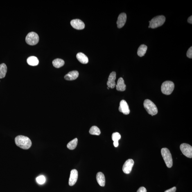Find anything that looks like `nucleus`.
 <instances>
[{"mask_svg":"<svg viewBox=\"0 0 192 192\" xmlns=\"http://www.w3.org/2000/svg\"><path fill=\"white\" fill-rule=\"evenodd\" d=\"M16 145L24 150H28L31 147L32 142L29 138L26 136L20 135L16 137L15 139Z\"/></svg>","mask_w":192,"mask_h":192,"instance_id":"nucleus-1","label":"nucleus"},{"mask_svg":"<svg viewBox=\"0 0 192 192\" xmlns=\"http://www.w3.org/2000/svg\"><path fill=\"white\" fill-rule=\"evenodd\" d=\"M143 105L147 112L150 115L153 116L157 114L158 110L157 107L151 100L149 99L145 100Z\"/></svg>","mask_w":192,"mask_h":192,"instance_id":"nucleus-2","label":"nucleus"},{"mask_svg":"<svg viewBox=\"0 0 192 192\" xmlns=\"http://www.w3.org/2000/svg\"><path fill=\"white\" fill-rule=\"evenodd\" d=\"M161 154L166 166L169 168H171L173 165V159L169 150L166 148L161 150Z\"/></svg>","mask_w":192,"mask_h":192,"instance_id":"nucleus-3","label":"nucleus"},{"mask_svg":"<svg viewBox=\"0 0 192 192\" xmlns=\"http://www.w3.org/2000/svg\"><path fill=\"white\" fill-rule=\"evenodd\" d=\"M166 21V18L164 16H156L149 21L150 26L152 28H155L162 26Z\"/></svg>","mask_w":192,"mask_h":192,"instance_id":"nucleus-4","label":"nucleus"},{"mask_svg":"<svg viewBox=\"0 0 192 192\" xmlns=\"http://www.w3.org/2000/svg\"><path fill=\"white\" fill-rule=\"evenodd\" d=\"M174 89V84L170 81H166L163 82L161 86V91L163 94H171Z\"/></svg>","mask_w":192,"mask_h":192,"instance_id":"nucleus-5","label":"nucleus"},{"mask_svg":"<svg viewBox=\"0 0 192 192\" xmlns=\"http://www.w3.org/2000/svg\"><path fill=\"white\" fill-rule=\"evenodd\" d=\"M39 40V35L35 32H32L26 36V40L27 44L30 45H35L38 43Z\"/></svg>","mask_w":192,"mask_h":192,"instance_id":"nucleus-6","label":"nucleus"},{"mask_svg":"<svg viewBox=\"0 0 192 192\" xmlns=\"http://www.w3.org/2000/svg\"><path fill=\"white\" fill-rule=\"evenodd\" d=\"M180 149L182 153L186 157L192 158V147L191 145L186 143H183L180 145Z\"/></svg>","mask_w":192,"mask_h":192,"instance_id":"nucleus-7","label":"nucleus"},{"mask_svg":"<svg viewBox=\"0 0 192 192\" xmlns=\"http://www.w3.org/2000/svg\"><path fill=\"white\" fill-rule=\"evenodd\" d=\"M134 164V161L132 159H128L126 161L123 167L124 173L126 174L130 173L132 171Z\"/></svg>","mask_w":192,"mask_h":192,"instance_id":"nucleus-8","label":"nucleus"},{"mask_svg":"<svg viewBox=\"0 0 192 192\" xmlns=\"http://www.w3.org/2000/svg\"><path fill=\"white\" fill-rule=\"evenodd\" d=\"M119 112L123 113L126 115L130 114V110L128 104L125 100H122L120 102V106L118 109Z\"/></svg>","mask_w":192,"mask_h":192,"instance_id":"nucleus-9","label":"nucleus"},{"mask_svg":"<svg viewBox=\"0 0 192 192\" xmlns=\"http://www.w3.org/2000/svg\"><path fill=\"white\" fill-rule=\"evenodd\" d=\"M71 24L73 28L78 30L83 29L85 26L83 21L78 19L73 20L71 21Z\"/></svg>","mask_w":192,"mask_h":192,"instance_id":"nucleus-10","label":"nucleus"},{"mask_svg":"<svg viewBox=\"0 0 192 192\" xmlns=\"http://www.w3.org/2000/svg\"><path fill=\"white\" fill-rule=\"evenodd\" d=\"M116 79V73L112 72L110 73L107 81V85L110 88L113 89L115 87L116 84L115 80Z\"/></svg>","mask_w":192,"mask_h":192,"instance_id":"nucleus-11","label":"nucleus"},{"mask_svg":"<svg viewBox=\"0 0 192 192\" xmlns=\"http://www.w3.org/2000/svg\"><path fill=\"white\" fill-rule=\"evenodd\" d=\"M78 178V172L76 169H73L71 172L69 180V186H72L76 183Z\"/></svg>","mask_w":192,"mask_h":192,"instance_id":"nucleus-12","label":"nucleus"},{"mask_svg":"<svg viewBox=\"0 0 192 192\" xmlns=\"http://www.w3.org/2000/svg\"><path fill=\"white\" fill-rule=\"evenodd\" d=\"M127 19V15L125 13L120 14L118 18L117 24L118 28H121L124 26Z\"/></svg>","mask_w":192,"mask_h":192,"instance_id":"nucleus-13","label":"nucleus"},{"mask_svg":"<svg viewBox=\"0 0 192 192\" xmlns=\"http://www.w3.org/2000/svg\"><path fill=\"white\" fill-rule=\"evenodd\" d=\"M79 76V73L76 71L70 72L64 76V78L67 80H76Z\"/></svg>","mask_w":192,"mask_h":192,"instance_id":"nucleus-14","label":"nucleus"},{"mask_svg":"<svg viewBox=\"0 0 192 192\" xmlns=\"http://www.w3.org/2000/svg\"><path fill=\"white\" fill-rule=\"evenodd\" d=\"M116 85V89L118 91H124L126 89V85L125 83L124 80L121 77L118 79L117 83Z\"/></svg>","mask_w":192,"mask_h":192,"instance_id":"nucleus-15","label":"nucleus"},{"mask_svg":"<svg viewBox=\"0 0 192 192\" xmlns=\"http://www.w3.org/2000/svg\"><path fill=\"white\" fill-rule=\"evenodd\" d=\"M96 180L100 186H104L105 184V179L104 175L101 172H98L96 176Z\"/></svg>","mask_w":192,"mask_h":192,"instance_id":"nucleus-16","label":"nucleus"},{"mask_svg":"<svg viewBox=\"0 0 192 192\" xmlns=\"http://www.w3.org/2000/svg\"><path fill=\"white\" fill-rule=\"evenodd\" d=\"M76 57L78 60L82 64H86L89 62L88 58L87 55L82 53H79L77 54Z\"/></svg>","mask_w":192,"mask_h":192,"instance_id":"nucleus-17","label":"nucleus"},{"mask_svg":"<svg viewBox=\"0 0 192 192\" xmlns=\"http://www.w3.org/2000/svg\"><path fill=\"white\" fill-rule=\"evenodd\" d=\"M27 63L30 66H36L39 64V61L37 57L35 56H30L27 60Z\"/></svg>","mask_w":192,"mask_h":192,"instance_id":"nucleus-18","label":"nucleus"},{"mask_svg":"<svg viewBox=\"0 0 192 192\" xmlns=\"http://www.w3.org/2000/svg\"><path fill=\"white\" fill-rule=\"evenodd\" d=\"M147 49V46L145 45H141L138 48L137 55L139 56L142 57L144 56Z\"/></svg>","mask_w":192,"mask_h":192,"instance_id":"nucleus-19","label":"nucleus"},{"mask_svg":"<svg viewBox=\"0 0 192 192\" xmlns=\"http://www.w3.org/2000/svg\"><path fill=\"white\" fill-rule=\"evenodd\" d=\"M53 64L55 68H60L64 65V62L62 59L57 58L53 61Z\"/></svg>","mask_w":192,"mask_h":192,"instance_id":"nucleus-20","label":"nucleus"},{"mask_svg":"<svg viewBox=\"0 0 192 192\" xmlns=\"http://www.w3.org/2000/svg\"><path fill=\"white\" fill-rule=\"evenodd\" d=\"M7 71L6 64H0V78H3L5 77Z\"/></svg>","mask_w":192,"mask_h":192,"instance_id":"nucleus-21","label":"nucleus"},{"mask_svg":"<svg viewBox=\"0 0 192 192\" xmlns=\"http://www.w3.org/2000/svg\"><path fill=\"white\" fill-rule=\"evenodd\" d=\"M78 140L77 138L73 139L68 143L67 148L70 150H74L76 147L77 144H78Z\"/></svg>","mask_w":192,"mask_h":192,"instance_id":"nucleus-22","label":"nucleus"},{"mask_svg":"<svg viewBox=\"0 0 192 192\" xmlns=\"http://www.w3.org/2000/svg\"><path fill=\"white\" fill-rule=\"evenodd\" d=\"M90 134L92 135H99L101 134V131L99 128L96 126H93L91 127L89 131Z\"/></svg>","mask_w":192,"mask_h":192,"instance_id":"nucleus-23","label":"nucleus"},{"mask_svg":"<svg viewBox=\"0 0 192 192\" xmlns=\"http://www.w3.org/2000/svg\"><path fill=\"white\" fill-rule=\"evenodd\" d=\"M37 182L39 184L42 185L45 183L46 181V178L44 176L41 175L37 177L36 178Z\"/></svg>","mask_w":192,"mask_h":192,"instance_id":"nucleus-24","label":"nucleus"},{"mask_svg":"<svg viewBox=\"0 0 192 192\" xmlns=\"http://www.w3.org/2000/svg\"><path fill=\"white\" fill-rule=\"evenodd\" d=\"M121 136L118 132H115L112 134V139L114 142L118 141L121 139Z\"/></svg>","mask_w":192,"mask_h":192,"instance_id":"nucleus-25","label":"nucleus"},{"mask_svg":"<svg viewBox=\"0 0 192 192\" xmlns=\"http://www.w3.org/2000/svg\"><path fill=\"white\" fill-rule=\"evenodd\" d=\"M187 56L190 58H192V47L191 46L188 50L187 53H186Z\"/></svg>","mask_w":192,"mask_h":192,"instance_id":"nucleus-26","label":"nucleus"},{"mask_svg":"<svg viewBox=\"0 0 192 192\" xmlns=\"http://www.w3.org/2000/svg\"><path fill=\"white\" fill-rule=\"evenodd\" d=\"M147 190L144 187H141L139 188L137 192H147Z\"/></svg>","mask_w":192,"mask_h":192,"instance_id":"nucleus-27","label":"nucleus"},{"mask_svg":"<svg viewBox=\"0 0 192 192\" xmlns=\"http://www.w3.org/2000/svg\"><path fill=\"white\" fill-rule=\"evenodd\" d=\"M177 190V188L176 187H174L171 189L167 190L164 192H175Z\"/></svg>","mask_w":192,"mask_h":192,"instance_id":"nucleus-28","label":"nucleus"},{"mask_svg":"<svg viewBox=\"0 0 192 192\" xmlns=\"http://www.w3.org/2000/svg\"><path fill=\"white\" fill-rule=\"evenodd\" d=\"M188 22L190 23V24H192V15L188 18Z\"/></svg>","mask_w":192,"mask_h":192,"instance_id":"nucleus-29","label":"nucleus"},{"mask_svg":"<svg viewBox=\"0 0 192 192\" xmlns=\"http://www.w3.org/2000/svg\"><path fill=\"white\" fill-rule=\"evenodd\" d=\"M113 144L115 147H117L118 146V141H115L114 142Z\"/></svg>","mask_w":192,"mask_h":192,"instance_id":"nucleus-30","label":"nucleus"},{"mask_svg":"<svg viewBox=\"0 0 192 192\" xmlns=\"http://www.w3.org/2000/svg\"><path fill=\"white\" fill-rule=\"evenodd\" d=\"M107 88L108 89H109V88L108 87Z\"/></svg>","mask_w":192,"mask_h":192,"instance_id":"nucleus-31","label":"nucleus"},{"mask_svg":"<svg viewBox=\"0 0 192 192\" xmlns=\"http://www.w3.org/2000/svg\"><path fill=\"white\" fill-rule=\"evenodd\" d=\"M148 28H150V26H148Z\"/></svg>","mask_w":192,"mask_h":192,"instance_id":"nucleus-32","label":"nucleus"}]
</instances>
